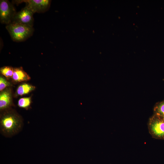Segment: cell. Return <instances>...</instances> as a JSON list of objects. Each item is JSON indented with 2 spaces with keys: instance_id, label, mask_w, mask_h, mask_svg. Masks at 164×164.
Here are the masks:
<instances>
[{
  "instance_id": "cell-1",
  "label": "cell",
  "mask_w": 164,
  "mask_h": 164,
  "mask_svg": "<svg viewBox=\"0 0 164 164\" xmlns=\"http://www.w3.org/2000/svg\"><path fill=\"white\" fill-rule=\"evenodd\" d=\"M23 126L21 118L13 111H8L1 115L0 129L1 133L6 137H11L21 130Z\"/></svg>"
},
{
  "instance_id": "cell-2",
  "label": "cell",
  "mask_w": 164,
  "mask_h": 164,
  "mask_svg": "<svg viewBox=\"0 0 164 164\" xmlns=\"http://www.w3.org/2000/svg\"><path fill=\"white\" fill-rule=\"evenodd\" d=\"M6 28L12 40L17 42L24 41L33 34V27L17 23L12 22L6 25Z\"/></svg>"
},
{
  "instance_id": "cell-3",
  "label": "cell",
  "mask_w": 164,
  "mask_h": 164,
  "mask_svg": "<svg viewBox=\"0 0 164 164\" xmlns=\"http://www.w3.org/2000/svg\"><path fill=\"white\" fill-rule=\"evenodd\" d=\"M149 132L155 138L164 139V118L154 114L148 123Z\"/></svg>"
},
{
  "instance_id": "cell-4",
  "label": "cell",
  "mask_w": 164,
  "mask_h": 164,
  "mask_svg": "<svg viewBox=\"0 0 164 164\" xmlns=\"http://www.w3.org/2000/svg\"><path fill=\"white\" fill-rule=\"evenodd\" d=\"M13 4L7 0L0 1V21L7 25L12 22L16 13Z\"/></svg>"
},
{
  "instance_id": "cell-5",
  "label": "cell",
  "mask_w": 164,
  "mask_h": 164,
  "mask_svg": "<svg viewBox=\"0 0 164 164\" xmlns=\"http://www.w3.org/2000/svg\"><path fill=\"white\" fill-rule=\"evenodd\" d=\"M51 1L49 0H24L14 1V2L16 4L25 2L26 6L34 13L35 12L43 13L47 11L50 7Z\"/></svg>"
},
{
  "instance_id": "cell-6",
  "label": "cell",
  "mask_w": 164,
  "mask_h": 164,
  "mask_svg": "<svg viewBox=\"0 0 164 164\" xmlns=\"http://www.w3.org/2000/svg\"><path fill=\"white\" fill-rule=\"evenodd\" d=\"M34 13L26 6L16 13L12 22L33 27Z\"/></svg>"
},
{
  "instance_id": "cell-7",
  "label": "cell",
  "mask_w": 164,
  "mask_h": 164,
  "mask_svg": "<svg viewBox=\"0 0 164 164\" xmlns=\"http://www.w3.org/2000/svg\"><path fill=\"white\" fill-rule=\"evenodd\" d=\"M12 104L11 89L7 88L1 91L0 93V109L1 111L6 110L9 108Z\"/></svg>"
},
{
  "instance_id": "cell-8",
  "label": "cell",
  "mask_w": 164,
  "mask_h": 164,
  "mask_svg": "<svg viewBox=\"0 0 164 164\" xmlns=\"http://www.w3.org/2000/svg\"><path fill=\"white\" fill-rule=\"evenodd\" d=\"M12 78L13 80L16 82L26 81L30 79V77L23 70L22 67L14 68Z\"/></svg>"
},
{
  "instance_id": "cell-9",
  "label": "cell",
  "mask_w": 164,
  "mask_h": 164,
  "mask_svg": "<svg viewBox=\"0 0 164 164\" xmlns=\"http://www.w3.org/2000/svg\"><path fill=\"white\" fill-rule=\"evenodd\" d=\"M35 87L28 84L24 83L20 85L18 87L16 94L22 96L27 94L35 90Z\"/></svg>"
},
{
  "instance_id": "cell-10",
  "label": "cell",
  "mask_w": 164,
  "mask_h": 164,
  "mask_svg": "<svg viewBox=\"0 0 164 164\" xmlns=\"http://www.w3.org/2000/svg\"><path fill=\"white\" fill-rule=\"evenodd\" d=\"M154 111V114L164 118V100L156 104Z\"/></svg>"
},
{
  "instance_id": "cell-11",
  "label": "cell",
  "mask_w": 164,
  "mask_h": 164,
  "mask_svg": "<svg viewBox=\"0 0 164 164\" xmlns=\"http://www.w3.org/2000/svg\"><path fill=\"white\" fill-rule=\"evenodd\" d=\"M31 102L30 97H23L19 100L18 105L20 108L28 109L30 106Z\"/></svg>"
},
{
  "instance_id": "cell-12",
  "label": "cell",
  "mask_w": 164,
  "mask_h": 164,
  "mask_svg": "<svg viewBox=\"0 0 164 164\" xmlns=\"http://www.w3.org/2000/svg\"><path fill=\"white\" fill-rule=\"evenodd\" d=\"M14 68L9 66H4L0 68V71L2 74L8 78L12 77Z\"/></svg>"
},
{
  "instance_id": "cell-13",
  "label": "cell",
  "mask_w": 164,
  "mask_h": 164,
  "mask_svg": "<svg viewBox=\"0 0 164 164\" xmlns=\"http://www.w3.org/2000/svg\"><path fill=\"white\" fill-rule=\"evenodd\" d=\"M10 83L8 81L2 77H0V91H1L4 90L7 87L11 86Z\"/></svg>"
}]
</instances>
